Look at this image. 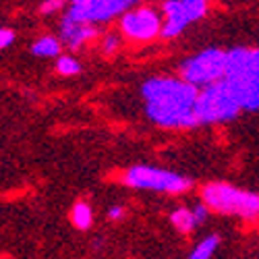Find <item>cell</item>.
<instances>
[{
  "mask_svg": "<svg viewBox=\"0 0 259 259\" xmlns=\"http://www.w3.org/2000/svg\"><path fill=\"white\" fill-rule=\"evenodd\" d=\"M170 220H172V224H175V228L179 232H191V230H195V226L199 224L195 211L185 209V207H179V209L172 211Z\"/></svg>",
  "mask_w": 259,
  "mask_h": 259,
  "instance_id": "obj_11",
  "label": "cell"
},
{
  "mask_svg": "<svg viewBox=\"0 0 259 259\" xmlns=\"http://www.w3.org/2000/svg\"><path fill=\"white\" fill-rule=\"evenodd\" d=\"M224 81L243 110H259V48L230 50Z\"/></svg>",
  "mask_w": 259,
  "mask_h": 259,
  "instance_id": "obj_2",
  "label": "cell"
},
{
  "mask_svg": "<svg viewBox=\"0 0 259 259\" xmlns=\"http://www.w3.org/2000/svg\"><path fill=\"white\" fill-rule=\"evenodd\" d=\"M147 118L164 128H193L199 126L197 98L199 88L187 79L154 77L141 85Z\"/></svg>",
  "mask_w": 259,
  "mask_h": 259,
  "instance_id": "obj_1",
  "label": "cell"
},
{
  "mask_svg": "<svg viewBox=\"0 0 259 259\" xmlns=\"http://www.w3.org/2000/svg\"><path fill=\"white\" fill-rule=\"evenodd\" d=\"M122 213H124V209L120 205H112L110 209H108V218H110V220H120Z\"/></svg>",
  "mask_w": 259,
  "mask_h": 259,
  "instance_id": "obj_19",
  "label": "cell"
},
{
  "mask_svg": "<svg viewBox=\"0 0 259 259\" xmlns=\"http://www.w3.org/2000/svg\"><path fill=\"white\" fill-rule=\"evenodd\" d=\"M69 3H71L69 7L71 15L92 21V23H104V21H110L112 17L126 13L139 0H69Z\"/></svg>",
  "mask_w": 259,
  "mask_h": 259,
  "instance_id": "obj_9",
  "label": "cell"
},
{
  "mask_svg": "<svg viewBox=\"0 0 259 259\" xmlns=\"http://www.w3.org/2000/svg\"><path fill=\"white\" fill-rule=\"evenodd\" d=\"M98 35V27L92 21L79 19L75 15H71L69 11L64 13L62 21H60V39L67 44L71 50L81 48L83 44H88L90 39H94Z\"/></svg>",
  "mask_w": 259,
  "mask_h": 259,
  "instance_id": "obj_10",
  "label": "cell"
},
{
  "mask_svg": "<svg viewBox=\"0 0 259 259\" xmlns=\"http://www.w3.org/2000/svg\"><path fill=\"white\" fill-rule=\"evenodd\" d=\"M13 41H15V31L13 29H3V31H0V48H9L11 44H13Z\"/></svg>",
  "mask_w": 259,
  "mask_h": 259,
  "instance_id": "obj_18",
  "label": "cell"
},
{
  "mask_svg": "<svg viewBox=\"0 0 259 259\" xmlns=\"http://www.w3.org/2000/svg\"><path fill=\"white\" fill-rule=\"evenodd\" d=\"M201 3H207V0H201Z\"/></svg>",
  "mask_w": 259,
  "mask_h": 259,
  "instance_id": "obj_21",
  "label": "cell"
},
{
  "mask_svg": "<svg viewBox=\"0 0 259 259\" xmlns=\"http://www.w3.org/2000/svg\"><path fill=\"white\" fill-rule=\"evenodd\" d=\"M64 3H67V0H44V3H41V7H39V13H41V15L58 13V11H62Z\"/></svg>",
  "mask_w": 259,
  "mask_h": 259,
  "instance_id": "obj_16",
  "label": "cell"
},
{
  "mask_svg": "<svg viewBox=\"0 0 259 259\" xmlns=\"http://www.w3.org/2000/svg\"><path fill=\"white\" fill-rule=\"evenodd\" d=\"M207 203H201V205H197L195 209H193V211H195V215H197V222H203L205 218H207Z\"/></svg>",
  "mask_w": 259,
  "mask_h": 259,
  "instance_id": "obj_20",
  "label": "cell"
},
{
  "mask_svg": "<svg viewBox=\"0 0 259 259\" xmlns=\"http://www.w3.org/2000/svg\"><path fill=\"white\" fill-rule=\"evenodd\" d=\"M162 19L154 9L139 7V9H128L122 13L120 19V31L133 41H149L158 35H162Z\"/></svg>",
  "mask_w": 259,
  "mask_h": 259,
  "instance_id": "obj_8",
  "label": "cell"
},
{
  "mask_svg": "<svg viewBox=\"0 0 259 259\" xmlns=\"http://www.w3.org/2000/svg\"><path fill=\"white\" fill-rule=\"evenodd\" d=\"M71 220H73L75 228H79V230L92 228V222H94L92 207L85 203V201H77V203L73 205V211H71Z\"/></svg>",
  "mask_w": 259,
  "mask_h": 259,
  "instance_id": "obj_13",
  "label": "cell"
},
{
  "mask_svg": "<svg viewBox=\"0 0 259 259\" xmlns=\"http://www.w3.org/2000/svg\"><path fill=\"white\" fill-rule=\"evenodd\" d=\"M226 67L228 52L218 48H207L181 64V77L197 85V88H205L209 83L222 81L226 77Z\"/></svg>",
  "mask_w": 259,
  "mask_h": 259,
  "instance_id": "obj_5",
  "label": "cell"
},
{
  "mask_svg": "<svg viewBox=\"0 0 259 259\" xmlns=\"http://www.w3.org/2000/svg\"><path fill=\"white\" fill-rule=\"evenodd\" d=\"M60 39L52 37V35H44L33 41L31 46V52L35 56H41V58H50V56H58L60 54Z\"/></svg>",
  "mask_w": 259,
  "mask_h": 259,
  "instance_id": "obj_12",
  "label": "cell"
},
{
  "mask_svg": "<svg viewBox=\"0 0 259 259\" xmlns=\"http://www.w3.org/2000/svg\"><path fill=\"white\" fill-rule=\"evenodd\" d=\"M162 13L166 17L162 37H177L191 23L199 21L207 13V3H201V0H164Z\"/></svg>",
  "mask_w": 259,
  "mask_h": 259,
  "instance_id": "obj_7",
  "label": "cell"
},
{
  "mask_svg": "<svg viewBox=\"0 0 259 259\" xmlns=\"http://www.w3.org/2000/svg\"><path fill=\"white\" fill-rule=\"evenodd\" d=\"M116 48H118V37L116 35H106V39H104V44H102V50L106 52V54H114L116 52Z\"/></svg>",
  "mask_w": 259,
  "mask_h": 259,
  "instance_id": "obj_17",
  "label": "cell"
},
{
  "mask_svg": "<svg viewBox=\"0 0 259 259\" xmlns=\"http://www.w3.org/2000/svg\"><path fill=\"white\" fill-rule=\"evenodd\" d=\"M201 199L209 209L239 215V218H255L259 213V195L251 191H243L228 183H209L201 189Z\"/></svg>",
  "mask_w": 259,
  "mask_h": 259,
  "instance_id": "obj_3",
  "label": "cell"
},
{
  "mask_svg": "<svg viewBox=\"0 0 259 259\" xmlns=\"http://www.w3.org/2000/svg\"><path fill=\"white\" fill-rule=\"evenodd\" d=\"M122 183L133 189L158 191V193H185L191 189V181L175 175L170 170L154 168V166H133L124 172Z\"/></svg>",
  "mask_w": 259,
  "mask_h": 259,
  "instance_id": "obj_6",
  "label": "cell"
},
{
  "mask_svg": "<svg viewBox=\"0 0 259 259\" xmlns=\"http://www.w3.org/2000/svg\"><path fill=\"white\" fill-rule=\"evenodd\" d=\"M56 71H58L60 75L71 77V75H77V73L81 71V64H79L73 56H58V60H56Z\"/></svg>",
  "mask_w": 259,
  "mask_h": 259,
  "instance_id": "obj_15",
  "label": "cell"
},
{
  "mask_svg": "<svg viewBox=\"0 0 259 259\" xmlns=\"http://www.w3.org/2000/svg\"><path fill=\"white\" fill-rule=\"evenodd\" d=\"M218 245H220V236L218 234L207 236V239H203L195 249L191 251V259H209L215 253V249H218Z\"/></svg>",
  "mask_w": 259,
  "mask_h": 259,
  "instance_id": "obj_14",
  "label": "cell"
},
{
  "mask_svg": "<svg viewBox=\"0 0 259 259\" xmlns=\"http://www.w3.org/2000/svg\"><path fill=\"white\" fill-rule=\"evenodd\" d=\"M195 108H197L201 124L228 122V120L239 116V112L243 110L239 100L234 98V94L230 92L228 83L224 79L205 85V88L199 92Z\"/></svg>",
  "mask_w": 259,
  "mask_h": 259,
  "instance_id": "obj_4",
  "label": "cell"
}]
</instances>
